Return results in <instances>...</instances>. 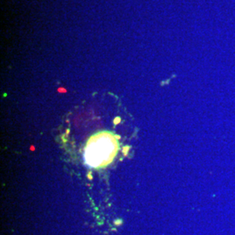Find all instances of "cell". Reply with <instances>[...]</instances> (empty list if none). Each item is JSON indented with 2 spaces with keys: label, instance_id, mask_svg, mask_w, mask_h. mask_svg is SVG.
<instances>
[{
  "label": "cell",
  "instance_id": "6da1fadb",
  "mask_svg": "<svg viewBox=\"0 0 235 235\" xmlns=\"http://www.w3.org/2000/svg\"><path fill=\"white\" fill-rule=\"evenodd\" d=\"M118 151L115 137L107 132L93 136L86 145L84 158L85 163L93 168L102 167L111 162Z\"/></svg>",
  "mask_w": 235,
  "mask_h": 235
}]
</instances>
